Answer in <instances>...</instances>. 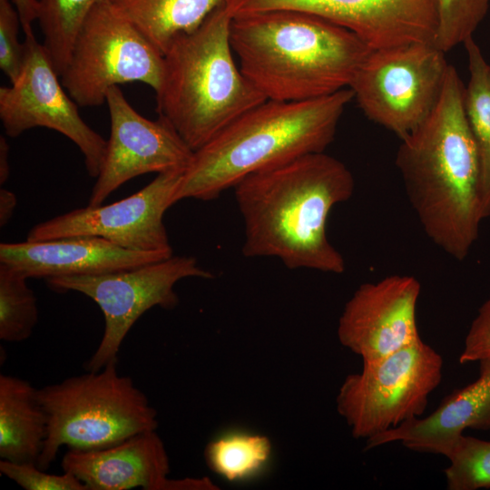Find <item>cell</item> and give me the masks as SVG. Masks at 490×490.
Returning a JSON list of instances; mask_svg holds the SVG:
<instances>
[{"label":"cell","instance_id":"1","mask_svg":"<svg viewBox=\"0 0 490 490\" xmlns=\"http://www.w3.org/2000/svg\"><path fill=\"white\" fill-rule=\"evenodd\" d=\"M233 189L245 257H275L289 269L344 272L345 260L327 235L329 212L355 190L342 162L310 153L250 174Z\"/></svg>","mask_w":490,"mask_h":490},{"label":"cell","instance_id":"2","mask_svg":"<svg viewBox=\"0 0 490 490\" xmlns=\"http://www.w3.org/2000/svg\"><path fill=\"white\" fill-rule=\"evenodd\" d=\"M465 84L449 65L428 117L404 138L396 155L409 202L426 236L457 260L478 238L480 162L465 109Z\"/></svg>","mask_w":490,"mask_h":490},{"label":"cell","instance_id":"3","mask_svg":"<svg viewBox=\"0 0 490 490\" xmlns=\"http://www.w3.org/2000/svg\"><path fill=\"white\" fill-rule=\"evenodd\" d=\"M230 40L244 75L267 100L280 102L348 88L372 51L351 31L291 10L234 15Z\"/></svg>","mask_w":490,"mask_h":490},{"label":"cell","instance_id":"4","mask_svg":"<svg viewBox=\"0 0 490 490\" xmlns=\"http://www.w3.org/2000/svg\"><path fill=\"white\" fill-rule=\"evenodd\" d=\"M352 99L346 88L308 101L266 100L250 109L193 152L174 202L211 201L250 174L324 152Z\"/></svg>","mask_w":490,"mask_h":490},{"label":"cell","instance_id":"5","mask_svg":"<svg viewBox=\"0 0 490 490\" xmlns=\"http://www.w3.org/2000/svg\"><path fill=\"white\" fill-rule=\"evenodd\" d=\"M225 3L194 32L175 39L163 55L157 111L193 151L267 99L237 64Z\"/></svg>","mask_w":490,"mask_h":490},{"label":"cell","instance_id":"6","mask_svg":"<svg viewBox=\"0 0 490 490\" xmlns=\"http://www.w3.org/2000/svg\"><path fill=\"white\" fill-rule=\"evenodd\" d=\"M47 436L37 466L47 470L62 446L96 449L156 430L157 411L117 362L38 389Z\"/></svg>","mask_w":490,"mask_h":490},{"label":"cell","instance_id":"7","mask_svg":"<svg viewBox=\"0 0 490 490\" xmlns=\"http://www.w3.org/2000/svg\"><path fill=\"white\" fill-rule=\"evenodd\" d=\"M443 358L421 338L363 362L337 396V409L356 438L368 439L419 417L442 379Z\"/></svg>","mask_w":490,"mask_h":490},{"label":"cell","instance_id":"8","mask_svg":"<svg viewBox=\"0 0 490 490\" xmlns=\"http://www.w3.org/2000/svg\"><path fill=\"white\" fill-rule=\"evenodd\" d=\"M162 70V54L109 0H100L80 27L60 80L78 106L94 107L111 87L126 83H143L156 93Z\"/></svg>","mask_w":490,"mask_h":490},{"label":"cell","instance_id":"9","mask_svg":"<svg viewBox=\"0 0 490 490\" xmlns=\"http://www.w3.org/2000/svg\"><path fill=\"white\" fill-rule=\"evenodd\" d=\"M449 65L432 43L372 50L348 88L369 120L402 139L436 107Z\"/></svg>","mask_w":490,"mask_h":490},{"label":"cell","instance_id":"10","mask_svg":"<svg viewBox=\"0 0 490 490\" xmlns=\"http://www.w3.org/2000/svg\"><path fill=\"white\" fill-rule=\"evenodd\" d=\"M186 278L211 279L213 275L189 256L170 258L133 269L95 275L65 276L45 279L57 292L76 291L93 299L104 318V330L87 370H99L118 361L122 341L133 324L153 307L175 308V284Z\"/></svg>","mask_w":490,"mask_h":490},{"label":"cell","instance_id":"11","mask_svg":"<svg viewBox=\"0 0 490 490\" xmlns=\"http://www.w3.org/2000/svg\"><path fill=\"white\" fill-rule=\"evenodd\" d=\"M23 71L10 86L0 88V119L5 134L45 127L70 139L83 155L88 174L100 173L107 141L80 116L77 103L64 88L44 46L34 32L24 34Z\"/></svg>","mask_w":490,"mask_h":490},{"label":"cell","instance_id":"12","mask_svg":"<svg viewBox=\"0 0 490 490\" xmlns=\"http://www.w3.org/2000/svg\"><path fill=\"white\" fill-rule=\"evenodd\" d=\"M183 172L159 173L122 200L103 206L88 205L38 223L29 230L26 240L95 236L131 250L172 253L163 216L175 203Z\"/></svg>","mask_w":490,"mask_h":490},{"label":"cell","instance_id":"13","mask_svg":"<svg viewBox=\"0 0 490 490\" xmlns=\"http://www.w3.org/2000/svg\"><path fill=\"white\" fill-rule=\"evenodd\" d=\"M110 137L88 205L99 206L126 181L146 173L184 172L193 151L162 116L150 120L126 100L120 87L106 93Z\"/></svg>","mask_w":490,"mask_h":490},{"label":"cell","instance_id":"14","mask_svg":"<svg viewBox=\"0 0 490 490\" xmlns=\"http://www.w3.org/2000/svg\"><path fill=\"white\" fill-rule=\"evenodd\" d=\"M232 16L271 10L313 15L357 34L372 50L434 44L437 0H226Z\"/></svg>","mask_w":490,"mask_h":490},{"label":"cell","instance_id":"15","mask_svg":"<svg viewBox=\"0 0 490 490\" xmlns=\"http://www.w3.org/2000/svg\"><path fill=\"white\" fill-rule=\"evenodd\" d=\"M420 292V282L410 275L361 284L338 318L340 344L365 362L416 342L421 338L416 317Z\"/></svg>","mask_w":490,"mask_h":490},{"label":"cell","instance_id":"16","mask_svg":"<svg viewBox=\"0 0 490 490\" xmlns=\"http://www.w3.org/2000/svg\"><path fill=\"white\" fill-rule=\"evenodd\" d=\"M63 471L70 472L89 490H195L197 478L171 479L170 461L156 430L132 436L96 449H69Z\"/></svg>","mask_w":490,"mask_h":490},{"label":"cell","instance_id":"17","mask_svg":"<svg viewBox=\"0 0 490 490\" xmlns=\"http://www.w3.org/2000/svg\"><path fill=\"white\" fill-rule=\"evenodd\" d=\"M172 256L171 252L131 250L95 236L0 244V263L28 279L95 275L133 269Z\"/></svg>","mask_w":490,"mask_h":490},{"label":"cell","instance_id":"18","mask_svg":"<svg viewBox=\"0 0 490 490\" xmlns=\"http://www.w3.org/2000/svg\"><path fill=\"white\" fill-rule=\"evenodd\" d=\"M479 377L448 395L426 417H415L366 440V449L400 442L405 447L445 456L466 429H490V356L478 360Z\"/></svg>","mask_w":490,"mask_h":490},{"label":"cell","instance_id":"19","mask_svg":"<svg viewBox=\"0 0 490 490\" xmlns=\"http://www.w3.org/2000/svg\"><path fill=\"white\" fill-rule=\"evenodd\" d=\"M46 436L47 415L38 389L21 377L1 374V459L37 465Z\"/></svg>","mask_w":490,"mask_h":490},{"label":"cell","instance_id":"20","mask_svg":"<svg viewBox=\"0 0 490 490\" xmlns=\"http://www.w3.org/2000/svg\"><path fill=\"white\" fill-rule=\"evenodd\" d=\"M162 56L226 0H109Z\"/></svg>","mask_w":490,"mask_h":490},{"label":"cell","instance_id":"21","mask_svg":"<svg viewBox=\"0 0 490 490\" xmlns=\"http://www.w3.org/2000/svg\"><path fill=\"white\" fill-rule=\"evenodd\" d=\"M469 78L465 85L466 117L473 132L480 162V212L490 216V64L473 37L464 42Z\"/></svg>","mask_w":490,"mask_h":490},{"label":"cell","instance_id":"22","mask_svg":"<svg viewBox=\"0 0 490 490\" xmlns=\"http://www.w3.org/2000/svg\"><path fill=\"white\" fill-rule=\"evenodd\" d=\"M270 439L244 431L223 433L204 450L207 466L229 482H243L262 473L271 458Z\"/></svg>","mask_w":490,"mask_h":490},{"label":"cell","instance_id":"23","mask_svg":"<svg viewBox=\"0 0 490 490\" xmlns=\"http://www.w3.org/2000/svg\"><path fill=\"white\" fill-rule=\"evenodd\" d=\"M38 23L44 46L61 76L70 59L78 31L93 6L100 0H38Z\"/></svg>","mask_w":490,"mask_h":490},{"label":"cell","instance_id":"24","mask_svg":"<svg viewBox=\"0 0 490 490\" xmlns=\"http://www.w3.org/2000/svg\"><path fill=\"white\" fill-rule=\"evenodd\" d=\"M27 279L18 270L0 263V339L3 341H24L37 324V300Z\"/></svg>","mask_w":490,"mask_h":490},{"label":"cell","instance_id":"25","mask_svg":"<svg viewBox=\"0 0 490 490\" xmlns=\"http://www.w3.org/2000/svg\"><path fill=\"white\" fill-rule=\"evenodd\" d=\"M449 490L490 488V441L462 435L446 453Z\"/></svg>","mask_w":490,"mask_h":490},{"label":"cell","instance_id":"26","mask_svg":"<svg viewBox=\"0 0 490 490\" xmlns=\"http://www.w3.org/2000/svg\"><path fill=\"white\" fill-rule=\"evenodd\" d=\"M489 5L490 0H437V29L434 44L446 53L473 37Z\"/></svg>","mask_w":490,"mask_h":490},{"label":"cell","instance_id":"27","mask_svg":"<svg viewBox=\"0 0 490 490\" xmlns=\"http://www.w3.org/2000/svg\"><path fill=\"white\" fill-rule=\"evenodd\" d=\"M0 473L25 490H89L70 472L54 475L34 463H17L1 459Z\"/></svg>","mask_w":490,"mask_h":490},{"label":"cell","instance_id":"28","mask_svg":"<svg viewBox=\"0 0 490 490\" xmlns=\"http://www.w3.org/2000/svg\"><path fill=\"white\" fill-rule=\"evenodd\" d=\"M20 26V17L12 1L0 0V68L11 83L18 79L24 64L25 45L18 39Z\"/></svg>","mask_w":490,"mask_h":490},{"label":"cell","instance_id":"29","mask_svg":"<svg viewBox=\"0 0 490 490\" xmlns=\"http://www.w3.org/2000/svg\"><path fill=\"white\" fill-rule=\"evenodd\" d=\"M490 356V298L480 307L471 323L460 355V363L478 361Z\"/></svg>","mask_w":490,"mask_h":490},{"label":"cell","instance_id":"30","mask_svg":"<svg viewBox=\"0 0 490 490\" xmlns=\"http://www.w3.org/2000/svg\"><path fill=\"white\" fill-rule=\"evenodd\" d=\"M15 6L24 34L33 31L32 24L38 19V0H11Z\"/></svg>","mask_w":490,"mask_h":490},{"label":"cell","instance_id":"31","mask_svg":"<svg viewBox=\"0 0 490 490\" xmlns=\"http://www.w3.org/2000/svg\"><path fill=\"white\" fill-rule=\"evenodd\" d=\"M17 204L14 192L5 188L0 189V226H5L11 218Z\"/></svg>","mask_w":490,"mask_h":490},{"label":"cell","instance_id":"32","mask_svg":"<svg viewBox=\"0 0 490 490\" xmlns=\"http://www.w3.org/2000/svg\"><path fill=\"white\" fill-rule=\"evenodd\" d=\"M9 145L5 138L0 136V184L3 185L8 180L10 166L8 162Z\"/></svg>","mask_w":490,"mask_h":490}]
</instances>
